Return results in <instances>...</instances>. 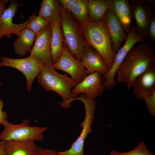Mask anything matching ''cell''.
<instances>
[{
	"label": "cell",
	"instance_id": "obj_23",
	"mask_svg": "<svg viewBox=\"0 0 155 155\" xmlns=\"http://www.w3.org/2000/svg\"><path fill=\"white\" fill-rule=\"evenodd\" d=\"M72 15L81 26L90 22L88 0H76L70 11Z\"/></svg>",
	"mask_w": 155,
	"mask_h": 155
},
{
	"label": "cell",
	"instance_id": "obj_2",
	"mask_svg": "<svg viewBox=\"0 0 155 155\" xmlns=\"http://www.w3.org/2000/svg\"><path fill=\"white\" fill-rule=\"evenodd\" d=\"M37 82L46 91H53L59 95L62 101L58 104L64 108H69L73 99L75 98L71 93V89L77 84L67 74L57 72L53 65H46L38 74Z\"/></svg>",
	"mask_w": 155,
	"mask_h": 155
},
{
	"label": "cell",
	"instance_id": "obj_10",
	"mask_svg": "<svg viewBox=\"0 0 155 155\" xmlns=\"http://www.w3.org/2000/svg\"><path fill=\"white\" fill-rule=\"evenodd\" d=\"M129 3L132 17L135 21L136 34L145 39H149L148 28L154 13L153 9L142 0H131Z\"/></svg>",
	"mask_w": 155,
	"mask_h": 155
},
{
	"label": "cell",
	"instance_id": "obj_1",
	"mask_svg": "<svg viewBox=\"0 0 155 155\" xmlns=\"http://www.w3.org/2000/svg\"><path fill=\"white\" fill-rule=\"evenodd\" d=\"M155 65L154 50L148 43H142L133 47L118 68L117 81L125 84L128 90L135 78L150 67Z\"/></svg>",
	"mask_w": 155,
	"mask_h": 155
},
{
	"label": "cell",
	"instance_id": "obj_19",
	"mask_svg": "<svg viewBox=\"0 0 155 155\" xmlns=\"http://www.w3.org/2000/svg\"><path fill=\"white\" fill-rule=\"evenodd\" d=\"M35 37V34L30 29L26 28L22 30L13 44L16 53L23 56L30 53Z\"/></svg>",
	"mask_w": 155,
	"mask_h": 155
},
{
	"label": "cell",
	"instance_id": "obj_9",
	"mask_svg": "<svg viewBox=\"0 0 155 155\" xmlns=\"http://www.w3.org/2000/svg\"><path fill=\"white\" fill-rule=\"evenodd\" d=\"M53 66L55 69L61 70L68 73L77 84L89 75L81 62L70 53L64 42L62 54Z\"/></svg>",
	"mask_w": 155,
	"mask_h": 155
},
{
	"label": "cell",
	"instance_id": "obj_27",
	"mask_svg": "<svg viewBox=\"0 0 155 155\" xmlns=\"http://www.w3.org/2000/svg\"><path fill=\"white\" fill-rule=\"evenodd\" d=\"M148 34L149 39L151 42H155V14L152 16L148 28Z\"/></svg>",
	"mask_w": 155,
	"mask_h": 155
},
{
	"label": "cell",
	"instance_id": "obj_16",
	"mask_svg": "<svg viewBox=\"0 0 155 155\" xmlns=\"http://www.w3.org/2000/svg\"><path fill=\"white\" fill-rule=\"evenodd\" d=\"M132 87L134 97L143 100L145 94L155 88V65L137 76L133 82Z\"/></svg>",
	"mask_w": 155,
	"mask_h": 155
},
{
	"label": "cell",
	"instance_id": "obj_21",
	"mask_svg": "<svg viewBox=\"0 0 155 155\" xmlns=\"http://www.w3.org/2000/svg\"><path fill=\"white\" fill-rule=\"evenodd\" d=\"M112 0H88L90 22L96 23L102 19L111 8Z\"/></svg>",
	"mask_w": 155,
	"mask_h": 155
},
{
	"label": "cell",
	"instance_id": "obj_25",
	"mask_svg": "<svg viewBox=\"0 0 155 155\" xmlns=\"http://www.w3.org/2000/svg\"><path fill=\"white\" fill-rule=\"evenodd\" d=\"M110 155H155L148 149L147 146L143 142H140L133 150L128 152H121L113 150Z\"/></svg>",
	"mask_w": 155,
	"mask_h": 155
},
{
	"label": "cell",
	"instance_id": "obj_18",
	"mask_svg": "<svg viewBox=\"0 0 155 155\" xmlns=\"http://www.w3.org/2000/svg\"><path fill=\"white\" fill-rule=\"evenodd\" d=\"M51 55L53 65L61 56L63 51L64 40L61 28L60 18L51 23Z\"/></svg>",
	"mask_w": 155,
	"mask_h": 155
},
{
	"label": "cell",
	"instance_id": "obj_26",
	"mask_svg": "<svg viewBox=\"0 0 155 155\" xmlns=\"http://www.w3.org/2000/svg\"><path fill=\"white\" fill-rule=\"evenodd\" d=\"M143 100L146 102L147 109L153 117H155V88L146 93Z\"/></svg>",
	"mask_w": 155,
	"mask_h": 155
},
{
	"label": "cell",
	"instance_id": "obj_7",
	"mask_svg": "<svg viewBox=\"0 0 155 155\" xmlns=\"http://www.w3.org/2000/svg\"><path fill=\"white\" fill-rule=\"evenodd\" d=\"M0 61V67L7 66L13 67L20 71L26 80L27 89L32 90L33 81L45 65L42 61L32 57H29L22 59H13L3 56Z\"/></svg>",
	"mask_w": 155,
	"mask_h": 155
},
{
	"label": "cell",
	"instance_id": "obj_28",
	"mask_svg": "<svg viewBox=\"0 0 155 155\" xmlns=\"http://www.w3.org/2000/svg\"><path fill=\"white\" fill-rule=\"evenodd\" d=\"M76 0H59V3L64 9L70 11L71 8Z\"/></svg>",
	"mask_w": 155,
	"mask_h": 155
},
{
	"label": "cell",
	"instance_id": "obj_22",
	"mask_svg": "<svg viewBox=\"0 0 155 155\" xmlns=\"http://www.w3.org/2000/svg\"><path fill=\"white\" fill-rule=\"evenodd\" d=\"M61 6L58 0H42L40 4L38 15L49 23L60 18Z\"/></svg>",
	"mask_w": 155,
	"mask_h": 155
},
{
	"label": "cell",
	"instance_id": "obj_29",
	"mask_svg": "<svg viewBox=\"0 0 155 155\" xmlns=\"http://www.w3.org/2000/svg\"><path fill=\"white\" fill-rule=\"evenodd\" d=\"M37 155H59L57 152L38 147Z\"/></svg>",
	"mask_w": 155,
	"mask_h": 155
},
{
	"label": "cell",
	"instance_id": "obj_3",
	"mask_svg": "<svg viewBox=\"0 0 155 155\" xmlns=\"http://www.w3.org/2000/svg\"><path fill=\"white\" fill-rule=\"evenodd\" d=\"M82 27L88 45L101 55L109 70L116 54L113 51L111 38L104 19L96 23L89 22Z\"/></svg>",
	"mask_w": 155,
	"mask_h": 155
},
{
	"label": "cell",
	"instance_id": "obj_5",
	"mask_svg": "<svg viewBox=\"0 0 155 155\" xmlns=\"http://www.w3.org/2000/svg\"><path fill=\"white\" fill-rule=\"evenodd\" d=\"M29 122L28 120L24 119L20 124L14 125L5 120L2 124L3 129L0 135V140L35 142L43 140V133L48 128L30 126Z\"/></svg>",
	"mask_w": 155,
	"mask_h": 155
},
{
	"label": "cell",
	"instance_id": "obj_13",
	"mask_svg": "<svg viewBox=\"0 0 155 155\" xmlns=\"http://www.w3.org/2000/svg\"><path fill=\"white\" fill-rule=\"evenodd\" d=\"M102 76L95 72L86 77L72 89V94L76 97L80 93H83L88 98L94 99L101 96L105 89Z\"/></svg>",
	"mask_w": 155,
	"mask_h": 155
},
{
	"label": "cell",
	"instance_id": "obj_4",
	"mask_svg": "<svg viewBox=\"0 0 155 155\" xmlns=\"http://www.w3.org/2000/svg\"><path fill=\"white\" fill-rule=\"evenodd\" d=\"M60 6V23L64 43L73 57L81 62L84 49L88 46L82 26L69 11Z\"/></svg>",
	"mask_w": 155,
	"mask_h": 155
},
{
	"label": "cell",
	"instance_id": "obj_20",
	"mask_svg": "<svg viewBox=\"0 0 155 155\" xmlns=\"http://www.w3.org/2000/svg\"><path fill=\"white\" fill-rule=\"evenodd\" d=\"M6 145L7 155H37L38 147L34 142L9 141Z\"/></svg>",
	"mask_w": 155,
	"mask_h": 155
},
{
	"label": "cell",
	"instance_id": "obj_31",
	"mask_svg": "<svg viewBox=\"0 0 155 155\" xmlns=\"http://www.w3.org/2000/svg\"><path fill=\"white\" fill-rule=\"evenodd\" d=\"M6 141L1 140L0 142V155H7Z\"/></svg>",
	"mask_w": 155,
	"mask_h": 155
},
{
	"label": "cell",
	"instance_id": "obj_32",
	"mask_svg": "<svg viewBox=\"0 0 155 155\" xmlns=\"http://www.w3.org/2000/svg\"><path fill=\"white\" fill-rule=\"evenodd\" d=\"M8 0H0V18L7 9L5 5Z\"/></svg>",
	"mask_w": 155,
	"mask_h": 155
},
{
	"label": "cell",
	"instance_id": "obj_6",
	"mask_svg": "<svg viewBox=\"0 0 155 155\" xmlns=\"http://www.w3.org/2000/svg\"><path fill=\"white\" fill-rule=\"evenodd\" d=\"M78 100L83 104L85 110L84 119L80 123L82 130L78 137L73 142L70 148L64 151L57 152L59 155H84L83 148L85 140L92 131L91 125L94 119L96 102L94 99L87 98L83 93L73 101Z\"/></svg>",
	"mask_w": 155,
	"mask_h": 155
},
{
	"label": "cell",
	"instance_id": "obj_12",
	"mask_svg": "<svg viewBox=\"0 0 155 155\" xmlns=\"http://www.w3.org/2000/svg\"><path fill=\"white\" fill-rule=\"evenodd\" d=\"M9 1V5L0 18V40L4 36L10 38L12 34L18 36L21 31L26 27L30 21L31 16L25 22L20 24L13 22V18L17 12L18 7L22 5L16 0Z\"/></svg>",
	"mask_w": 155,
	"mask_h": 155
},
{
	"label": "cell",
	"instance_id": "obj_24",
	"mask_svg": "<svg viewBox=\"0 0 155 155\" xmlns=\"http://www.w3.org/2000/svg\"><path fill=\"white\" fill-rule=\"evenodd\" d=\"M36 13L35 12L31 15L26 27L32 31L35 35L40 32L49 23L42 17L39 15L36 16Z\"/></svg>",
	"mask_w": 155,
	"mask_h": 155
},
{
	"label": "cell",
	"instance_id": "obj_11",
	"mask_svg": "<svg viewBox=\"0 0 155 155\" xmlns=\"http://www.w3.org/2000/svg\"><path fill=\"white\" fill-rule=\"evenodd\" d=\"M51 29L49 23L40 33L35 35L30 56L46 65H53L51 55Z\"/></svg>",
	"mask_w": 155,
	"mask_h": 155
},
{
	"label": "cell",
	"instance_id": "obj_17",
	"mask_svg": "<svg viewBox=\"0 0 155 155\" xmlns=\"http://www.w3.org/2000/svg\"><path fill=\"white\" fill-rule=\"evenodd\" d=\"M111 9L127 34L129 31L132 17L128 0H112Z\"/></svg>",
	"mask_w": 155,
	"mask_h": 155
},
{
	"label": "cell",
	"instance_id": "obj_33",
	"mask_svg": "<svg viewBox=\"0 0 155 155\" xmlns=\"http://www.w3.org/2000/svg\"><path fill=\"white\" fill-rule=\"evenodd\" d=\"M3 85L1 83V81L0 80V87L2 86Z\"/></svg>",
	"mask_w": 155,
	"mask_h": 155
},
{
	"label": "cell",
	"instance_id": "obj_15",
	"mask_svg": "<svg viewBox=\"0 0 155 155\" xmlns=\"http://www.w3.org/2000/svg\"><path fill=\"white\" fill-rule=\"evenodd\" d=\"M81 63L89 75L97 72L102 77L109 70L102 57L95 49L88 45L84 49Z\"/></svg>",
	"mask_w": 155,
	"mask_h": 155
},
{
	"label": "cell",
	"instance_id": "obj_8",
	"mask_svg": "<svg viewBox=\"0 0 155 155\" xmlns=\"http://www.w3.org/2000/svg\"><path fill=\"white\" fill-rule=\"evenodd\" d=\"M145 39L137 35L135 32V26H131L129 32L123 46L121 47L113 63L108 71L102 76L103 83L105 89H111L116 84L115 78L117 70L124 61L129 51L134 45L138 42H144Z\"/></svg>",
	"mask_w": 155,
	"mask_h": 155
},
{
	"label": "cell",
	"instance_id": "obj_30",
	"mask_svg": "<svg viewBox=\"0 0 155 155\" xmlns=\"http://www.w3.org/2000/svg\"><path fill=\"white\" fill-rule=\"evenodd\" d=\"M4 105L3 100L0 98V125L2 124L3 122L7 120L8 116L6 113L2 110Z\"/></svg>",
	"mask_w": 155,
	"mask_h": 155
},
{
	"label": "cell",
	"instance_id": "obj_14",
	"mask_svg": "<svg viewBox=\"0 0 155 155\" xmlns=\"http://www.w3.org/2000/svg\"><path fill=\"white\" fill-rule=\"evenodd\" d=\"M103 19L111 38L113 51L116 54L121 48L122 43L126 40L127 34L125 32L111 8L106 12Z\"/></svg>",
	"mask_w": 155,
	"mask_h": 155
}]
</instances>
